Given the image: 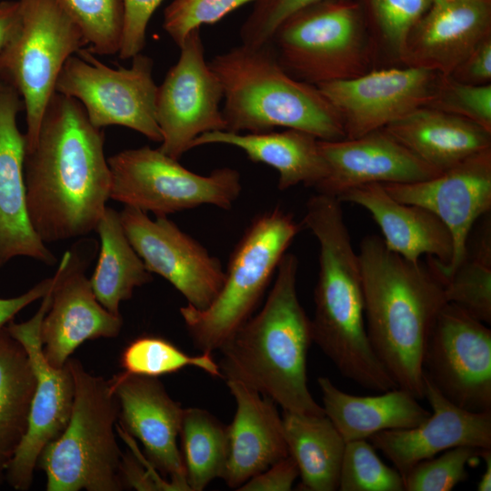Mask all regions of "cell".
<instances>
[{"mask_svg": "<svg viewBox=\"0 0 491 491\" xmlns=\"http://www.w3.org/2000/svg\"><path fill=\"white\" fill-rule=\"evenodd\" d=\"M299 476L298 466L289 455L265 471L254 476L244 483L240 491H288Z\"/></svg>", "mask_w": 491, "mask_h": 491, "instance_id": "cell-42", "label": "cell"}, {"mask_svg": "<svg viewBox=\"0 0 491 491\" xmlns=\"http://www.w3.org/2000/svg\"><path fill=\"white\" fill-rule=\"evenodd\" d=\"M447 303L456 305L477 320L491 323V217L473 228L462 261L444 280Z\"/></svg>", "mask_w": 491, "mask_h": 491, "instance_id": "cell-31", "label": "cell"}, {"mask_svg": "<svg viewBox=\"0 0 491 491\" xmlns=\"http://www.w3.org/2000/svg\"><path fill=\"white\" fill-rule=\"evenodd\" d=\"M396 200L435 214L453 239L447 265L429 257L427 265L443 284L462 261L468 237L480 218L491 210V148L475 154L437 175L409 184H384Z\"/></svg>", "mask_w": 491, "mask_h": 491, "instance_id": "cell-14", "label": "cell"}, {"mask_svg": "<svg viewBox=\"0 0 491 491\" xmlns=\"http://www.w3.org/2000/svg\"><path fill=\"white\" fill-rule=\"evenodd\" d=\"M222 88L226 130L264 133L283 127L320 140L346 138L339 114L319 88L291 76L270 44H241L208 63Z\"/></svg>", "mask_w": 491, "mask_h": 491, "instance_id": "cell-4", "label": "cell"}, {"mask_svg": "<svg viewBox=\"0 0 491 491\" xmlns=\"http://www.w3.org/2000/svg\"><path fill=\"white\" fill-rule=\"evenodd\" d=\"M80 29L91 53L118 54L124 28L123 0H55Z\"/></svg>", "mask_w": 491, "mask_h": 491, "instance_id": "cell-35", "label": "cell"}, {"mask_svg": "<svg viewBox=\"0 0 491 491\" xmlns=\"http://www.w3.org/2000/svg\"><path fill=\"white\" fill-rule=\"evenodd\" d=\"M337 199L365 208L379 226L386 248L417 263L424 255L447 265L453 255V239L446 225L429 210L400 202L382 184L356 186Z\"/></svg>", "mask_w": 491, "mask_h": 491, "instance_id": "cell-24", "label": "cell"}, {"mask_svg": "<svg viewBox=\"0 0 491 491\" xmlns=\"http://www.w3.org/2000/svg\"><path fill=\"white\" fill-rule=\"evenodd\" d=\"M426 397L432 408L419 425L386 430L369 438L404 476L417 463L457 446L491 448V412H472L446 398L425 375Z\"/></svg>", "mask_w": 491, "mask_h": 491, "instance_id": "cell-20", "label": "cell"}, {"mask_svg": "<svg viewBox=\"0 0 491 491\" xmlns=\"http://www.w3.org/2000/svg\"><path fill=\"white\" fill-rule=\"evenodd\" d=\"M480 458L484 460L485 470L477 483L478 491L491 490V448H484L480 450Z\"/></svg>", "mask_w": 491, "mask_h": 491, "instance_id": "cell-46", "label": "cell"}, {"mask_svg": "<svg viewBox=\"0 0 491 491\" xmlns=\"http://www.w3.org/2000/svg\"><path fill=\"white\" fill-rule=\"evenodd\" d=\"M257 0H173L164 12L163 28L180 47L204 25H212L244 5Z\"/></svg>", "mask_w": 491, "mask_h": 491, "instance_id": "cell-39", "label": "cell"}, {"mask_svg": "<svg viewBox=\"0 0 491 491\" xmlns=\"http://www.w3.org/2000/svg\"><path fill=\"white\" fill-rule=\"evenodd\" d=\"M439 74L423 67L391 66L316 85L339 114L346 138L382 129L426 106Z\"/></svg>", "mask_w": 491, "mask_h": 491, "instance_id": "cell-16", "label": "cell"}, {"mask_svg": "<svg viewBox=\"0 0 491 491\" xmlns=\"http://www.w3.org/2000/svg\"><path fill=\"white\" fill-rule=\"evenodd\" d=\"M491 36V0H432L412 28L400 64L450 75Z\"/></svg>", "mask_w": 491, "mask_h": 491, "instance_id": "cell-22", "label": "cell"}, {"mask_svg": "<svg viewBox=\"0 0 491 491\" xmlns=\"http://www.w3.org/2000/svg\"><path fill=\"white\" fill-rule=\"evenodd\" d=\"M109 383L119 404L122 429L141 442L147 461L169 478L175 490L190 491L177 446L184 408L156 377L121 372Z\"/></svg>", "mask_w": 491, "mask_h": 491, "instance_id": "cell-18", "label": "cell"}, {"mask_svg": "<svg viewBox=\"0 0 491 491\" xmlns=\"http://www.w3.org/2000/svg\"><path fill=\"white\" fill-rule=\"evenodd\" d=\"M299 261L286 253L262 309L219 349L222 376L238 380L272 399L284 411L323 416L307 386L311 319L296 289Z\"/></svg>", "mask_w": 491, "mask_h": 491, "instance_id": "cell-3", "label": "cell"}, {"mask_svg": "<svg viewBox=\"0 0 491 491\" xmlns=\"http://www.w3.org/2000/svg\"><path fill=\"white\" fill-rule=\"evenodd\" d=\"M318 145L327 165V175L314 189L336 198L364 185L409 184L441 173L384 128L356 138L319 139Z\"/></svg>", "mask_w": 491, "mask_h": 491, "instance_id": "cell-19", "label": "cell"}, {"mask_svg": "<svg viewBox=\"0 0 491 491\" xmlns=\"http://www.w3.org/2000/svg\"><path fill=\"white\" fill-rule=\"evenodd\" d=\"M75 381L71 416L62 434L41 452L37 465L47 491H118L123 454L115 436L119 404L109 380L67 361Z\"/></svg>", "mask_w": 491, "mask_h": 491, "instance_id": "cell-5", "label": "cell"}, {"mask_svg": "<svg viewBox=\"0 0 491 491\" xmlns=\"http://www.w3.org/2000/svg\"><path fill=\"white\" fill-rule=\"evenodd\" d=\"M426 106L464 117L491 132V84H465L439 74Z\"/></svg>", "mask_w": 491, "mask_h": 491, "instance_id": "cell-38", "label": "cell"}, {"mask_svg": "<svg viewBox=\"0 0 491 491\" xmlns=\"http://www.w3.org/2000/svg\"><path fill=\"white\" fill-rule=\"evenodd\" d=\"M19 94L0 81V267L17 256L54 265L56 258L35 232L26 209V140L17 125Z\"/></svg>", "mask_w": 491, "mask_h": 491, "instance_id": "cell-21", "label": "cell"}, {"mask_svg": "<svg viewBox=\"0 0 491 491\" xmlns=\"http://www.w3.org/2000/svg\"><path fill=\"white\" fill-rule=\"evenodd\" d=\"M76 250L66 251L53 276L50 306L41 325L45 359L62 367L86 340L119 335L123 318L97 300L85 276L86 265Z\"/></svg>", "mask_w": 491, "mask_h": 491, "instance_id": "cell-17", "label": "cell"}, {"mask_svg": "<svg viewBox=\"0 0 491 491\" xmlns=\"http://www.w3.org/2000/svg\"><path fill=\"white\" fill-rule=\"evenodd\" d=\"M155 96V119L162 134L159 149L178 160L202 134L226 130L220 109L222 85L205 58L200 29L179 47Z\"/></svg>", "mask_w": 491, "mask_h": 491, "instance_id": "cell-13", "label": "cell"}, {"mask_svg": "<svg viewBox=\"0 0 491 491\" xmlns=\"http://www.w3.org/2000/svg\"><path fill=\"white\" fill-rule=\"evenodd\" d=\"M190 491H202L222 478L229 453L228 427L205 409L184 408L180 433Z\"/></svg>", "mask_w": 491, "mask_h": 491, "instance_id": "cell-32", "label": "cell"}, {"mask_svg": "<svg viewBox=\"0 0 491 491\" xmlns=\"http://www.w3.org/2000/svg\"><path fill=\"white\" fill-rule=\"evenodd\" d=\"M480 450L471 446H457L417 463L404 476L405 490H452L467 479L466 466L480 458Z\"/></svg>", "mask_w": 491, "mask_h": 491, "instance_id": "cell-37", "label": "cell"}, {"mask_svg": "<svg viewBox=\"0 0 491 491\" xmlns=\"http://www.w3.org/2000/svg\"><path fill=\"white\" fill-rule=\"evenodd\" d=\"M119 214L125 235L145 268L168 281L187 305L206 308L225 280L219 259L165 215L152 219L127 205Z\"/></svg>", "mask_w": 491, "mask_h": 491, "instance_id": "cell-15", "label": "cell"}, {"mask_svg": "<svg viewBox=\"0 0 491 491\" xmlns=\"http://www.w3.org/2000/svg\"><path fill=\"white\" fill-rule=\"evenodd\" d=\"M77 54L65 63L55 92L77 100L97 128L121 125L161 143L153 59L139 53L132 57L130 67L112 68L88 49L82 48Z\"/></svg>", "mask_w": 491, "mask_h": 491, "instance_id": "cell-10", "label": "cell"}, {"mask_svg": "<svg viewBox=\"0 0 491 491\" xmlns=\"http://www.w3.org/2000/svg\"><path fill=\"white\" fill-rule=\"evenodd\" d=\"M110 198L156 216L212 205L229 210L241 190L240 173L230 167L207 175L148 145L123 150L107 158Z\"/></svg>", "mask_w": 491, "mask_h": 491, "instance_id": "cell-9", "label": "cell"}, {"mask_svg": "<svg viewBox=\"0 0 491 491\" xmlns=\"http://www.w3.org/2000/svg\"><path fill=\"white\" fill-rule=\"evenodd\" d=\"M53 283V276L45 278L25 293L9 298H0V331L25 307L46 294Z\"/></svg>", "mask_w": 491, "mask_h": 491, "instance_id": "cell-44", "label": "cell"}, {"mask_svg": "<svg viewBox=\"0 0 491 491\" xmlns=\"http://www.w3.org/2000/svg\"><path fill=\"white\" fill-rule=\"evenodd\" d=\"M104 142L77 100L53 95L24 165L28 217L44 243L95 231L110 198Z\"/></svg>", "mask_w": 491, "mask_h": 491, "instance_id": "cell-1", "label": "cell"}, {"mask_svg": "<svg viewBox=\"0 0 491 491\" xmlns=\"http://www.w3.org/2000/svg\"><path fill=\"white\" fill-rule=\"evenodd\" d=\"M424 373L456 406L491 412V330L456 305L446 303L430 333Z\"/></svg>", "mask_w": 491, "mask_h": 491, "instance_id": "cell-11", "label": "cell"}, {"mask_svg": "<svg viewBox=\"0 0 491 491\" xmlns=\"http://www.w3.org/2000/svg\"><path fill=\"white\" fill-rule=\"evenodd\" d=\"M374 47L400 63L407 37L432 0H358Z\"/></svg>", "mask_w": 491, "mask_h": 491, "instance_id": "cell-33", "label": "cell"}, {"mask_svg": "<svg viewBox=\"0 0 491 491\" xmlns=\"http://www.w3.org/2000/svg\"><path fill=\"white\" fill-rule=\"evenodd\" d=\"M449 75L465 84H491V36L484 39Z\"/></svg>", "mask_w": 491, "mask_h": 491, "instance_id": "cell-43", "label": "cell"}, {"mask_svg": "<svg viewBox=\"0 0 491 491\" xmlns=\"http://www.w3.org/2000/svg\"><path fill=\"white\" fill-rule=\"evenodd\" d=\"M301 230L279 207L252 220L233 250L223 286L205 309L189 305L180 314L202 352L220 349L252 316L290 244Z\"/></svg>", "mask_w": 491, "mask_h": 491, "instance_id": "cell-6", "label": "cell"}, {"mask_svg": "<svg viewBox=\"0 0 491 491\" xmlns=\"http://www.w3.org/2000/svg\"><path fill=\"white\" fill-rule=\"evenodd\" d=\"M17 1L16 25L0 50V81L22 98L27 152L35 145L65 63L87 44L55 0Z\"/></svg>", "mask_w": 491, "mask_h": 491, "instance_id": "cell-8", "label": "cell"}, {"mask_svg": "<svg viewBox=\"0 0 491 491\" xmlns=\"http://www.w3.org/2000/svg\"><path fill=\"white\" fill-rule=\"evenodd\" d=\"M120 366L126 374L150 377L175 373L186 366L222 376L212 353L190 356L168 340L154 336H143L128 344L121 354Z\"/></svg>", "mask_w": 491, "mask_h": 491, "instance_id": "cell-34", "label": "cell"}, {"mask_svg": "<svg viewBox=\"0 0 491 491\" xmlns=\"http://www.w3.org/2000/svg\"><path fill=\"white\" fill-rule=\"evenodd\" d=\"M17 0L0 2V50L10 38L18 19Z\"/></svg>", "mask_w": 491, "mask_h": 491, "instance_id": "cell-45", "label": "cell"}, {"mask_svg": "<svg viewBox=\"0 0 491 491\" xmlns=\"http://www.w3.org/2000/svg\"><path fill=\"white\" fill-rule=\"evenodd\" d=\"M35 374L21 344L0 331V486L28 426Z\"/></svg>", "mask_w": 491, "mask_h": 491, "instance_id": "cell-30", "label": "cell"}, {"mask_svg": "<svg viewBox=\"0 0 491 491\" xmlns=\"http://www.w3.org/2000/svg\"><path fill=\"white\" fill-rule=\"evenodd\" d=\"M317 383L325 415L345 442L369 439L386 430L414 427L430 415L414 395L399 386L376 396H360L339 389L326 376H319Z\"/></svg>", "mask_w": 491, "mask_h": 491, "instance_id": "cell-27", "label": "cell"}, {"mask_svg": "<svg viewBox=\"0 0 491 491\" xmlns=\"http://www.w3.org/2000/svg\"><path fill=\"white\" fill-rule=\"evenodd\" d=\"M318 138L305 131L287 128L280 132L235 133L211 131L197 136L191 148L222 144L241 149L249 160L275 168L278 173V189L296 185L315 188L327 175Z\"/></svg>", "mask_w": 491, "mask_h": 491, "instance_id": "cell-25", "label": "cell"}, {"mask_svg": "<svg viewBox=\"0 0 491 491\" xmlns=\"http://www.w3.org/2000/svg\"><path fill=\"white\" fill-rule=\"evenodd\" d=\"M164 0H123L124 28L118 55L128 59L141 53L145 45L148 23Z\"/></svg>", "mask_w": 491, "mask_h": 491, "instance_id": "cell-41", "label": "cell"}, {"mask_svg": "<svg viewBox=\"0 0 491 491\" xmlns=\"http://www.w3.org/2000/svg\"><path fill=\"white\" fill-rule=\"evenodd\" d=\"M269 44L293 77L318 85L370 70L375 52L358 0H323L286 18Z\"/></svg>", "mask_w": 491, "mask_h": 491, "instance_id": "cell-7", "label": "cell"}, {"mask_svg": "<svg viewBox=\"0 0 491 491\" xmlns=\"http://www.w3.org/2000/svg\"><path fill=\"white\" fill-rule=\"evenodd\" d=\"M226 385L236 408L227 426L229 453L222 478L238 489L289 452L275 402L238 380L227 379Z\"/></svg>", "mask_w": 491, "mask_h": 491, "instance_id": "cell-23", "label": "cell"}, {"mask_svg": "<svg viewBox=\"0 0 491 491\" xmlns=\"http://www.w3.org/2000/svg\"><path fill=\"white\" fill-rule=\"evenodd\" d=\"M95 231L100 238V251L91 287L99 303L119 316L120 304L130 299L135 288L152 280L151 273L129 242L120 214L106 206Z\"/></svg>", "mask_w": 491, "mask_h": 491, "instance_id": "cell-29", "label": "cell"}, {"mask_svg": "<svg viewBox=\"0 0 491 491\" xmlns=\"http://www.w3.org/2000/svg\"><path fill=\"white\" fill-rule=\"evenodd\" d=\"M439 172L491 148V132L464 117L421 106L384 127Z\"/></svg>", "mask_w": 491, "mask_h": 491, "instance_id": "cell-26", "label": "cell"}, {"mask_svg": "<svg viewBox=\"0 0 491 491\" xmlns=\"http://www.w3.org/2000/svg\"><path fill=\"white\" fill-rule=\"evenodd\" d=\"M367 439L346 442L339 480L340 491H404L401 474L386 466Z\"/></svg>", "mask_w": 491, "mask_h": 491, "instance_id": "cell-36", "label": "cell"}, {"mask_svg": "<svg viewBox=\"0 0 491 491\" xmlns=\"http://www.w3.org/2000/svg\"><path fill=\"white\" fill-rule=\"evenodd\" d=\"M282 421L289 455L298 466L299 489L337 490L346 442L330 419L284 411Z\"/></svg>", "mask_w": 491, "mask_h": 491, "instance_id": "cell-28", "label": "cell"}, {"mask_svg": "<svg viewBox=\"0 0 491 491\" xmlns=\"http://www.w3.org/2000/svg\"><path fill=\"white\" fill-rule=\"evenodd\" d=\"M323 0H257L243 23L241 44L259 46L268 44L276 29L297 11Z\"/></svg>", "mask_w": 491, "mask_h": 491, "instance_id": "cell-40", "label": "cell"}, {"mask_svg": "<svg viewBox=\"0 0 491 491\" xmlns=\"http://www.w3.org/2000/svg\"><path fill=\"white\" fill-rule=\"evenodd\" d=\"M366 326L371 345L397 386L424 397V355L436 317L447 303L429 266L388 250L381 237L359 246Z\"/></svg>", "mask_w": 491, "mask_h": 491, "instance_id": "cell-2", "label": "cell"}, {"mask_svg": "<svg viewBox=\"0 0 491 491\" xmlns=\"http://www.w3.org/2000/svg\"><path fill=\"white\" fill-rule=\"evenodd\" d=\"M52 286L29 320L23 323L12 320L5 326L25 350L35 377L27 430L5 473V480L18 491L31 486L41 452L66 427L74 402L75 381L68 363L55 367L43 353L40 331L51 304Z\"/></svg>", "mask_w": 491, "mask_h": 491, "instance_id": "cell-12", "label": "cell"}]
</instances>
